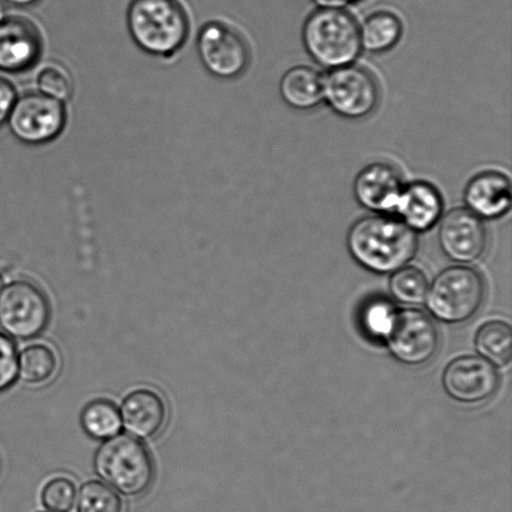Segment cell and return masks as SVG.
Returning a JSON list of instances; mask_svg holds the SVG:
<instances>
[{
	"instance_id": "cell-14",
	"label": "cell",
	"mask_w": 512,
	"mask_h": 512,
	"mask_svg": "<svg viewBox=\"0 0 512 512\" xmlns=\"http://www.w3.org/2000/svg\"><path fill=\"white\" fill-rule=\"evenodd\" d=\"M43 38L37 25L23 17L0 20V70L25 72L38 62Z\"/></svg>"
},
{
	"instance_id": "cell-21",
	"label": "cell",
	"mask_w": 512,
	"mask_h": 512,
	"mask_svg": "<svg viewBox=\"0 0 512 512\" xmlns=\"http://www.w3.org/2000/svg\"><path fill=\"white\" fill-rule=\"evenodd\" d=\"M58 369L57 354L44 344H33L18 355V378L28 385L52 379Z\"/></svg>"
},
{
	"instance_id": "cell-17",
	"label": "cell",
	"mask_w": 512,
	"mask_h": 512,
	"mask_svg": "<svg viewBox=\"0 0 512 512\" xmlns=\"http://www.w3.org/2000/svg\"><path fill=\"white\" fill-rule=\"evenodd\" d=\"M443 210V197L433 184L414 182L405 185L394 215L418 234L434 228L443 217Z\"/></svg>"
},
{
	"instance_id": "cell-18",
	"label": "cell",
	"mask_w": 512,
	"mask_h": 512,
	"mask_svg": "<svg viewBox=\"0 0 512 512\" xmlns=\"http://www.w3.org/2000/svg\"><path fill=\"white\" fill-rule=\"evenodd\" d=\"M279 90L290 108L313 110L324 102V77L308 65H296L283 75Z\"/></svg>"
},
{
	"instance_id": "cell-15",
	"label": "cell",
	"mask_w": 512,
	"mask_h": 512,
	"mask_svg": "<svg viewBox=\"0 0 512 512\" xmlns=\"http://www.w3.org/2000/svg\"><path fill=\"white\" fill-rule=\"evenodd\" d=\"M464 202L466 209L481 220L503 218L512 202L509 177L496 170L475 175L465 187Z\"/></svg>"
},
{
	"instance_id": "cell-8",
	"label": "cell",
	"mask_w": 512,
	"mask_h": 512,
	"mask_svg": "<svg viewBox=\"0 0 512 512\" xmlns=\"http://www.w3.org/2000/svg\"><path fill=\"white\" fill-rule=\"evenodd\" d=\"M15 138L27 144L52 142L67 123L64 103L40 92L17 97L8 117Z\"/></svg>"
},
{
	"instance_id": "cell-2",
	"label": "cell",
	"mask_w": 512,
	"mask_h": 512,
	"mask_svg": "<svg viewBox=\"0 0 512 512\" xmlns=\"http://www.w3.org/2000/svg\"><path fill=\"white\" fill-rule=\"evenodd\" d=\"M127 24L138 47L158 57L178 52L189 34L188 13L179 0H132Z\"/></svg>"
},
{
	"instance_id": "cell-29",
	"label": "cell",
	"mask_w": 512,
	"mask_h": 512,
	"mask_svg": "<svg viewBox=\"0 0 512 512\" xmlns=\"http://www.w3.org/2000/svg\"><path fill=\"white\" fill-rule=\"evenodd\" d=\"M17 99V93L9 80L0 78V125L7 122L10 110Z\"/></svg>"
},
{
	"instance_id": "cell-12",
	"label": "cell",
	"mask_w": 512,
	"mask_h": 512,
	"mask_svg": "<svg viewBox=\"0 0 512 512\" xmlns=\"http://www.w3.org/2000/svg\"><path fill=\"white\" fill-rule=\"evenodd\" d=\"M438 238L443 253L456 263H475L488 249L483 220L466 208H455L441 217Z\"/></svg>"
},
{
	"instance_id": "cell-4",
	"label": "cell",
	"mask_w": 512,
	"mask_h": 512,
	"mask_svg": "<svg viewBox=\"0 0 512 512\" xmlns=\"http://www.w3.org/2000/svg\"><path fill=\"white\" fill-rule=\"evenodd\" d=\"M94 468L110 488L129 498L147 493L154 480L152 456L130 435L105 440L95 454Z\"/></svg>"
},
{
	"instance_id": "cell-31",
	"label": "cell",
	"mask_w": 512,
	"mask_h": 512,
	"mask_svg": "<svg viewBox=\"0 0 512 512\" xmlns=\"http://www.w3.org/2000/svg\"><path fill=\"white\" fill-rule=\"evenodd\" d=\"M8 3L15 5V7H32L37 4L40 0H7Z\"/></svg>"
},
{
	"instance_id": "cell-1",
	"label": "cell",
	"mask_w": 512,
	"mask_h": 512,
	"mask_svg": "<svg viewBox=\"0 0 512 512\" xmlns=\"http://www.w3.org/2000/svg\"><path fill=\"white\" fill-rule=\"evenodd\" d=\"M358 263L376 274L395 273L414 258L418 234L393 215L374 214L356 220L346 238Z\"/></svg>"
},
{
	"instance_id": "cell-19",
	"label": "cell",
	"mask_w": 512,
	"mask_h": 512,
	"mask_svg": "<svg viewBox=\"0 0 512 512\" xmlns=\"http://www.w3.org/2000/svg\"><path fill=\"white\" fill-rule=\"evenodd\" d=\"M404 25L398 15L379 10L370 14L360 25L361 50L383 54L393 49L403 37Z\"/></svg>"
},
{
	"instance_id": "cell-13",
	"label": "cell",
	"mask_w": 512,
	"mask_h": 512,
	"mask_svg": "<svg viewBox=\"0 0 512 512\" xmlns=\"http://www.w3.org/2000/svg\"><path fill=\"white\" fill-rule=\"evenodd\" d=\"M404 187L398 169L389 163L375 162L356 175L353 193L360 207L369 212L393 215Z\"/></svg>"
},
{
	"instance_id": "cell-27",
	"label": "cell",
	"mask_w": 512,
	"mask_h": 512,
	"mask_svg": "<svg viewBox=\"0 0 512 512\" xmlns=\"http://www.w3.org/2000/svg\"><path fill=\"white\" fill-rule=\"evenodd\" d=\"M17 378V348L9 336L0 333V393L9 389Z\"/></svg>"
},
{
	"instance_id": "cell-23",
	"label": "cell",
	"mask_w": 512,
	"mask_h": 512,
	"mask_svg": "<svg viewBox=\"0 0 512 512\" xmlns=\"http://www.w3.org/2000/svg\"><path fill=\"white\" fill-rule=\"evenodd\" d=\"M429 283L423 271L414 266H404L395 271L390 280V291L400 303L423 304L428 295Z\"/></svg>"
},
{
	"instance_id": "cell-28",
	"label": "cell",
	"mask_w": 512,
	"mask_h": 512,
	"mask_svg": "<svg viewBox=\"0 0 512 512\" xmlns=\"http://www.w3.org/2000/svg\"><path fill=\"white\" fill-rule=\"evenodd\" d=\"M394 309L386 301H374L368 305L364 313V326L374 336H384L388 333L394 318Z\"/></svg>"
},
{
	"instance_id": "cell-26",
	"label": "cell",
	"mask_w": 512,
	"mask_h": 512,
	"mask_svg": "<svg viewBox=\"0 0 512 512\" xmlns=\"http://www.w3.org/2000/svg\"><path fill=\"white\" fill-rule=\"evenodd\" d=\"M77 500V489L72 480L57 478L50 480L42 491V503L50 512H70Z\"/></svg>"
},
{
	"instance_id": "cell-7",
	"label": "cell",
	"mask_w": 512,
	"mask_h": 512,
	"mask_svg": "<svg viewBox=\"0 0 512 512\" xmlns=\"http://www.w3.org/2000/svg\"><path fill=\"white\" fill-rule=\"evenodd\" d=\"M324 102L345 119L369 117L380 102L378 80L358 65L331 69L324 77Z\"/></svg>"
},
{
	"instance_id": "cell-33",
	"label": "cell",
	"mask_w": 512,
	"mask_h": 512,
	"mask_svg": "<svg viewBox=\"0 0 512 512\" xmlns=\"http://www.w3.org/2000/svg\"><path fill=\"white\" fill-rule=\"evenodd\" d=\"M4 288V279H3V276L0 275V291H2Z\"/></svg>"
},
{
	"instance_id": "cell-16",
	"label": "cell",
	"mask_w": 512,
	"mask_h": 512,
	"mask_svg": "<svg viewBox=\"0 0 512 512\" xmlns=\"http://www.w3.org/2000/svg\"><path fill=\"white\" fill-rule=\"evenodd\" d=\"M119 413L122 426L130 436L139 440H150L164 428L167 405L155 391L139 389L123 400Z\"/></svg>"
},
{
	"instance_id": "cell-24",
	"label": "cell",
	"mask_w": 512,
	"mask_h": 512,
	"mask_svg": "<svg viewBox=\"0 0 512 512\" xmlns=\"http://www.w3.org/2000/svg\"><path fill=\"white\" fill-rule=\"evenodd\" d=\"M78 512H123V501L113 488L102 481H88L80 488Z\"/></svg>"
},
{
	"instance_id": "cell-25",
	"label": "cell",
	"mask_w": 512,
	"mask_h": 512,
	"mask_svg": "<svg viewBox=\"0 0 512 512\" xmlns=\"http://www.w3.org/2000/svg\"><path fill=\"white\" fill-rule=\"evenodd\" d=\"M37 87L40 93L63 103L73 95V79L68 70L59 64H48L40 70Z\"/></svg>"
},
{
	"instance_id": "cell-10",
	"label": "cell",
	"mask_w": 512,
	"mask_h": 512,
	"mask_svg": "<svg viewBox=\"0 0 512 512\" xmlns=\"http://www.w3.org/2000/svg\"><path fill=\"white\" fill-rule=\"evenodd\" d=\"M198 52L204 68L219 79L238 78L249 67L247 42L242 34L224 23L204 25L198 37Z\"/></svg>"
},
{
	"instance_id": "cell-32",
	"label": "cell",
	"mask_w": 512,
	"mask_h": 512,
	"mask_svg": "<svg viewBox=\"0 0 512 512\" xmlns=\"http://www.w3.org/2000/svg\"><path fill=\"white\" fill-rule=\"evenodd\" d=\"M3 18H4V10H3L2 3H0V20H2Z\"/></svg>"
},
{
	"instance_id": "cell-30",
	"label": "cell",
	"mask_w": 512,
	"mask_h": 512,
	"mask_svg": "<svg viewBox=\"0 0 512 512\" xmlns=\"http://www.w3.org/2000/svg\"><path fill=\"white\" fill-rule=\"evenodd\" d=\"M319 8L346 9L351 5L363 2V0H313Z\"/></svg>"
},
{
	"instance_id": "cell-20",
	"label": "cell",
	"mask_w": 512,
	"mask_h": 512,
	"mask_svg": "<svg viewBox=\"0 0 512 512\" xmlns=\"http://www.w3.org/2000/svg\"><path fill=\"white\" fill-rule=\"evenodd\" d=\"M475 346L478 353L489 363L505 366L512 359V329L501 320L489 321L476 334Z\"/></svg>"
},
{
	"instance_id": "cell-6",
	"label": "cell",
	"mask_w": 512,
	"mask_h": 512,
	"mask_svg": "<svg viewBox=\"0 0 512 512\" xmlns=\"http://www.w3.org/2000/svg\"><path fill=\"white\" fill-rule=\"evenodd\" d=\"M50 305L39 286L17 280L0 291V328L19 340L37 338L47 328Z\"/></svg>"
},
{
	"instance_id": "cell-5",
	"label": "cell",
	"mask_w": 512,
	"mask_h": 512,
	"mask_svg": "<svg viewBox=\"0 0 512 512\" xmlns=\"http://www.w3.org/2000/svg\"><path fill=\"white\" fill-rule=\"evenodd\" d=\"M483 278L468 266H453L436 276L428 290V308L441 321L460 324L473 318L483 304Z\"/></svg>"
},
{
	"instance_id": "cell-3",
	"label": "cell",
	"mask_w": 512,
	"mask_h": 512,
	"mask_svg": "<svg viewBox=\"0 0 512 512\" xmlns=\"http://www.w3.org/2000/svg\"><path fill=\"white\" fill-rule=\"evenodd\" d=\"M304 48L326 69L353 64L361 53L360 25L346 9L319 8L303 25Z\"/></svg>"
},
{
	"instance_id": "cell-11",
	"label": "cell",
	"mask_w": 512,
	"mask_h": 512,
	"mask_svg": "<svg viewBox=\"0 0 512 512\" xmlns=\"http://www.w3.org/2000/svg\"><path fill=\"white\" fill-rule=\"evenodd\" d=\"M446 394L463 404H481L493 398L500 386L498 371L479 356L468 355L451 361L443 375Z\"/></svg>"
},
{
	"instance_id": "cell-9",
	"label": "cell",
	"mask_w": 512,
	"mask_h": 512,
	"mask_svg": "<svg viewBox=\"0 0 512 512\" xmlns=\"http://www.w3.org/2000/svg\"><path fill=\"white\" fill-rule=\"evenodd\" d=\"M385 339L395 358L411 366L429 363L440 346L438 326L430 315L418 309L395 313Z\"/></svg>"
},
{
	"instance_id": "cell-22",
	"label": "cell",
	"mask_w": 512,
	"mask_h": 512,
	"mask_svg": "<svg viewBox=\"0 0 512 512\" xmlns=\"http://www.w3.org/2000/svg\"><path fill=\"white\" fill-rule=\"evenodd\" d=\"M80 421L85 433L97 440L113 438L122 429L119 409L108 400H95L85 406Z\"/></svg>"
}]
</instances>
